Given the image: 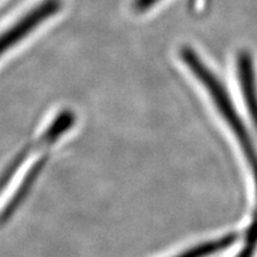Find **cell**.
I'll use <instances>...</instances> for the list:
<instances>
[{
    "label": "cell",
    "mask_w": 257,
    "mask_h": 257,
    "mask_svg": "<svg viewBox=\"0 0 257 257\" xmlns=\"http://www.w3.org/2000/svg\"><path fill=\"white\" fill-rule=\"evenodd\" d=\"M237 238H238L237 233H227L220 237V238L198 244V245L193 246L192 249L186 250L185 252L180 253V255L175 257H206L208 255H212V253L223 251V250L227 249L236 242Z\"/></svg>",
    "instance_id": "cell-4"
},
{
    "label": "cell",
    "mask_w": 257,
    "mask_h": 257,
    "mask_svg": "<svg viewBox=\"0 0 257 257\" xmlns=\"http://www.w3.org/2000/svg\"><path fill=\"white\" fill-rule=\"evenodd\" d=\"M60 0H44L43 3L23 16L18 22H16L11 28L3 32L0 35V55H3L6 50L18 43L19 41L23 40L38 24L55 15L60 10Z\"/></svg>",
    "instance_id": "cell-2"
},
{
    "label": "cell",
    "mask_w": 257,
    "mask_h": 257,
    "mask_svg": "<svg viewBox=\"0 0 257 257\" xmlns=\"http://www.w3.org/2000/svg\"><path fill=\"white\" fill-rule=\"evenodd\" d=\"M257 249V211L253 214L251 224L245 232L243 248L237 257H253Z\"/></svg>",
    "instance_id": "cell-5"
},
{
    "label": "cell",
    "mask_w": 257,
    "mask_h": 257,
    "mask_svg": "<svg viewBox=\"0 0 257 257\" xmlns=\"http://www.w3.org/2000/svg\"><path fill=\"white\" fill-rule=\"evenodd\" d=\"M237 68H238L240 88H242L244 101L249 110L250 118L257 130V86L255 70L251 55L248 51H242L237 59Z\"/></svg>",
    "instance_id": "cell-3"
},
{
    "label": "cell",
    "mask_w": 257,
    "mask_h": 257,
    "mask_svg": "<svg viewBox=\"0 0 257 257\" xmlns=\"http://www.w3.org/2000/svg\"><path fill=\"white\" fill-rule=\"evenodd\" d=\"M181 59L188 67V69L194 74V76L200 81L208 94L213 100L214 105L220 112L221 117L226 121L229 127L232 130L237 141H238L240 148H242L244 156L248 161L250 168H251L253 181L256 187V198H257V152L252 144V140L250 137L243 120L234 110V106L231 101L226 89L221 85V82L217 79L214 73L205 64L197 53L188 47H184L180 50Z\"/></svg>",
    "instance_id": "cell-1"
}]
</instances>
